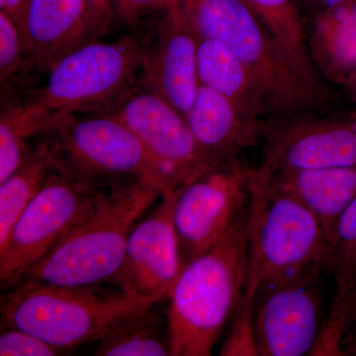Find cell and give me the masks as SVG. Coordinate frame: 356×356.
<instances>
[{
    "instance_id": "4fadbf2b",
    "label": "cell",
    "mask_w": 356,
    "mask_h": 356,
    "mask_svg": "<svg viewBox=\"0 0 356 356\" xmlns=\"http://www.w3.org/2000/svg\"><path fill=\"white\" fill-rule=\"evenodd\" d=\"M177 193L165 192L134 227L123 264L113 280L122 289L159 301L170 297L184 266L173 221Z\"/></svg>"
},
{
    "instance_id": "ba28073f",
    "label": "cell",
    "mask_w": 356,
    "mask_h": 356,
    "mask_svg": "<svg viewBox=\"0 0 356 356\" xmlns=\"http://www.w3.org/2000/svg\"><path fill=\"white\" fill-rule=\"evenodd\" d=\"M47 136L63 168L76 177L103 184L145 178L165 192L177 191L139 138L113 113L83 119L74 115Z\"/></svg>"
},
{
    "instance_id": "6da1fadb",
    "label": "cell",
    "mask_w": 356,
    "mask_h": 356,
    "mask_svg": "<svg viewBox=\"0 0 356 356\" xmlns=\"http://www.w3.org/2000/svg\"><path fill=\"white\" fill-rule=\"evenodd\" d=\"M196 31L233 51L259 86L266 123L337 113L339 93L264 25L243 0H192L184 6Z\"/></svg>"
},
{
    "instance_id": "f1b7e54d",
    "label": "cell",
    "mask_w": 356,
    "mask_h": 356,
    "mask_svg": "<svg viewBox=\"0 0 356 356\" xmlns=\"http://www.w3.org/2000/svg\"><path fill=\"white\" fill-rule=\"evenodd\" d=\"M300 1H301L302 8L305 9L309 16H311L313 14L325 10L330 7L341 3L346 0H300Z\"/></svg>"
},
{
    "instance_id": "30bf717a",
    "label": "cell",
    "mask_w": 356,
    "mask_h": 356,
    "mask_svg": "<svg viewBox=\"0 0 356 356\" xmlns=\"http://www.w3.org/2000/svg\"><path fill=\"white\" fill-rule=\"evenodd\" d=\"M261 144L257 170L264 175L356 166V118L332 113L266 123Z\"/></svg>"
},
{
    "instance_id": "836d02e7",
    "label": "cell",
    "mask_w": 356,
    "mask_h": 356,
    "mask_svg": "<svg viewBox=\"0 0 356 356\" xmlns=\"http://www.w3.org/2000/svg\"><path fill=\"white\" fill-rule=\"evenodd\" d=\"M191 1L192 0H182V6H187V4L191 3Z\"/></svg>"
},
{
    "instance_id": "484cf974",
    "label": "cell",
    "mask_w": 356,
    "mask_h": 356,
    "mask_svg": "<svg viewBox=\"0 0 356 356\" xmlns=\"http://www.w3.org/2000/svg\"><path fill=\"white\" fill-rule=\"evenodd\" d=\"M63 350L47 343L31 332L2 327L0 334V355L1 356H55Z\"/></svg>"
},
{
    "instance_id": "f546056e",
    "label": "cell",
    "mask_w": 356,
    "mask_h": 356,
    "mask_svg": "<svg viewBox=\"0 0 356 356\" xmlns=\"http://www.w3.org/2000/svg\"><path fill=\"white\" fill-rule=\"evenodd\" d=\"M86 1L102 16L103 19L107 21L109 24L112 22L115 10L112 0H86Z\"/></svg>"
},
{
    "instance_id": "603a6c76",
    "label": "cell",
    "mask_w": 356,
    "mask_h": 356,
    "mask_svg": "<svg viewBox=\"0 0 356 356\" xmlns=\"http://www.w3.org/2000/svg\"><path fill=\"white\" fill-rule=\"evenodd\" d=\"M269 31L312 63L307 44L306 18L300 0H243Z\"/></svg>"
},
{
    "instance_id": "5b68a950",
    "label": "cell",
    "mask_w": 356,
    "mask_h": 356,
    "mask_svg": "<svg viewBox=\"0 0 356 356\" xmlns=\"http://www.w3.org/2000/svg\"><path fill=\"white\" fill-rule=\"evenodd\" d=\"M145 49L132 38L96 41L70 51L49 70L43 89L24 106L13 108L28 140L49 135L79 112L116 106L142 70Z\"/></svg>"
},
{
    "instance_id": "8992f818",
    "label": "cell",
    "mask_w": 356,
    "mask_h": 356,
    "mask_svg": "<svg viewBox=\"0 0 356 356\" xmlns=\"http://www.w3.org/2000/svg\"><path fill=\"white\" fill-rule=\"evenodd\" d=\"M159 300L98 285L65 286L20 281L0 301L1 327H15L65 350L100 341L124 318Z\"/></svg>"
},
{
    "instance_id": "4316f807",
    "label": "cell",
    "mask_w": 356,
    "mask_h": 356,
    "mask_svg": "<svg viewBox=\"0 0 356 356\" xmlns=\"http://www.w3.org/2000/svg\"><path fill=\"white\" fill-rule=\"evenodd\" d=\"M122 19L135 24L143 16L154 13H168L181 6L182 0H112Z\"/></svg>"
},
{
    "instance_id": "1f68e13d",
    "label": "cell",
    "mask_w": 356,
    "mask_h": 356,
    "mask_svg": "<svg viewBox=\"0 0 356 356\" xmlns=\"http://www.w3.org/2000/svg\"><path fill=\"white\" fill-rule=\"evenodd\" d=\"M341 88L346 93L348 99L353 104V111L350 112V114L356 118V74L350 76Z\"/></svg>"
},
{
    "instance_id": "3957f363",
    "label": "cell",
    "mask_w": 356,
    "mask_h": 356,
    "mask_svg": "<svg viewBox=\"0 0 356 356\" xmlns=\"http://www.w3.org/2000/svg\"><path fill=\"white\" fill-rule=\"evenodd\" d=\"M163 192L161 185L145 178L110 184L86 216L20 281L84 286L114 280L131 232Z\"/></svg>"
},
{
    "instance_id": "ac0fdd59",
    "label": "cell",
    "mask_w": 356,
    "mask_h": 356,
    "mask_svg": "<svg viewBox=\"0 0 356 356\" xmlns=\"http://www.w3.org/2000/svg\"><path fill=\"white\" fill-rule=\"evenodd\" d=\"M259 177L269 184L291 194L317 216L327 238L343 211L356 198V166H336Z\"/></svg>"
},
{
    "instance_id": "9a60e30c",
    "label": "cell",
    "mask_w": 356,
    "mask_h": 356,
    "mask_svg": "<svg viewBox=\"0 0 356 356\" xmlns=\"http://www.w3.org/2000/svg\"><path fill=\"white\" fill-rule=\"evenodd\" d=\"M156 43L145 49L143 79L182 115L191 108L197 93L198 44L200 35L184 6L165 13Z\"/></svg>"
},
{
    "instance_id": "52a82bcc",
    "label": "cell",
    "mask_w": 356,
    "mask_h": 356,
    "mask_svg": "<svg viewBox=\"0 0 356 356\" xmlns=\"http://www.w3.org/2000/svg\"><path fill=\"white\" fill-rule=\"evenodd\" d=\"M109 185L76 177L64 168L56 170L0 248L1 289L17 284L86 216Z\"/></svg>"
},
{
    "instance_id": "44dd1931",
    "label": "cell",
    "mask_w": 356,
    "mask_h": 356,
    "mask_svg": "<svg viewBox=\"0 0 356 356\" xmlns=\"http://www.w3.org/2000/svg\"><path fill=\"white\" fill-rule=\"evenodd\" d=\"M50 137L33 147L22 165L0 184V248L14 224L56 170L62 168Z\"/></svg>"
},
{
    "instance_id": "5bb4252c",
    "label": "cell",
    "mask_w": 356,
    "mask_h": 356,
    "mask_svg": "<svg viewBox=\"0 0 356 356\" xmlns=\"http://www.w3.org/2000/svg\"><path fill=\"white\" fill-rule=\"evenodd\" d=\"M109 25L86 0H27L21 24L26 58L48 72L70 51L98 40Z\"/></svg>"
},
{
    "instance_id": "ffe728a7",
    "label": "cell",
    "mask_w": 356,
    "mask_h": 356,
    "mask_svg": "<svg viewBox=\"0 0 356 356\" xmlns=\"http://www.w3.org/2000/svg\"><path fill=\"white\" fill-rule=\"evenodd\" d=\"M197 65L200 84L226 96L248 116L266 122V103L259 86L226 44L200 36Z\"/></svg>"
},
{
    "instance_id": "e0dca14e",
    "label": "cell",
    "mask_w": 356,
    "mask_h": 356,
    "mask_svg": "<svg viewBox=\"0 0 356 356\" xmlns=\"http://www.w3.org/2000/svg\"><path fill=\"white\" fill-rule=\"evenodd\" d=\"M307 44L325 81L341 86L356 74V0H346L306 19Z\"/></svg>"
},
{
    "instance_id": "2e32d148",
    "label": "cell",
    "mask_w": 356,
    "mask_h": 356,
    "mask_svg": "<svg viewBox=\"0 0 356 356\" xmlns=\"http://www.w3.org/2000/svg\"><path fill=\"white\" fill-rule=\"evenodd\" d=\"M184 118L200 146L221 163L238 161L243 152L257 146L266 126L202 84Z\"/></svg>"
},
{
    "instance_id": "d6a6232c",
    "label": "cell",
    "mask_w": 356,
    "mask_h": 356,
    "mask_svg": "<svg viewBox=\"0 0 356 356\" xmlns=\"http://www.w3.org/2000/svg\"><path fill=\"white\" fill-rule=\"evenodd\" d=\"M343 350V355H356V330L350 337H346Z\"/></svg>"
},
{
    "instance_id": "277c9868",
    "label": "cell",
    "mask_w": 356,
    "mask_h": 356,
    "mask_svg": "<svg viewBox=\"0 0 356 356\" xmlns=\"http://www.w3.org/2000/svg\"><path fill=\"white\" fill-rule=\"evenodd\" d=\"M248 219L184 264L165 312L172 356L212 355L235 315L247 280Z\"/></svg>"
},
{
    "instance_id": "d4e9b609",
    "label": "cell",
    "mask_w": 356,
    "mask_h": 356,
    "mask_svg": "<svg viewBox=\"0 0 356 356\" xmlns=\"http://www.w3.org/2000/svg\"><path fill=\"white\" fill-rule=\"evenodd\" d=\"M26 58L19 26L0 11V81L3 88L15 76Z\"/></svg>"
},
{
    "instance_id": "8fae6325",
    "label": "cell",
    "mask_w": 356,
    "mask_h": 356,
    "mask_svg": "<svg viewBox=\"0 0 356 356\" xmlns=\"http://www.w3.org/2000/svg\"><path fill=\"white\" fill-rule=\"evenodd\" d=\"M111 113L139 138L177 191L221 163L200 146L184 115L151 89L129 92Z\"/></svg>"
},
{
    "instance_id": "cb8c5ba5",
    "label": "cell",
    "mask_w": 356,
    "mask_h": 356,
    "mask_svg": "<svg viewBox=\"0 0 356 356\" xmlns=\"http://www.w3.org/2000/svg\"><path fill=\"white\" fill-rule=\"evenodd\" d=\"M31 147L18 130L10 112L0 117V184L13 175L29 156Z\"/></svg>"
},
{
    "instance_id": "d6986e66",
    "label": "cell",
    "mask_w": 356,
    "mask_h": 356,
    "mask_svg": "<svg viewBox=\"0 0 356 356\" xmlns=\"http://www.w3.org/2000/svg\"><path fill=\"white\" fill-rule=\"evenodd\" d=\"M325 273L332 276L334 291L318 343L325 350H337L346 337L343 313L356 286V198L332 231Z\"/></svg>"
},
{
    "instance_id": "7402d4cb",
    "label": "cell",
    "mask_w": 356,
    "mask_h": 356,
    "mask_svg": "<svg viewBox=\"0 0 356 356\" xmlns=\"http://www.w3.org/2000/svg\"><path fill=\"white\" fill-rule=\"evenodd\" d=\"M154 307L121 321L99 341L95 355H172L168 318Z\"/></svg>"
},
{
    "instance_id": "7c38bea8",
    "label": "cell",
    "mask_w": 356,
    "mask_h": 356,
    "mask_svg": "<svg viewBox=\"0 0 356 356\" xmlns=\"http://www.w3.org/2000/svg\"><path fill=\"white\" fill-rule=\"evenodd\" d=\"M318 280L276 283L259 290L252 312L257 355H312L325 320Z\"/></svg>"
},
{
    "instance_id": "83f0119b",
    "label": "cell",
    "mask_w": 356,
    "mask_h": 356,
    "mask_svg": "<svg viewBox=\"0 0 356 356\" xmlns=\"http://www.w3.org/2000/svg\"><path fill=\"white\" fill-rule=\"evenodd\" d=\"M27 0H0V11L6 13L21 29Z\"/></svg>"
},
{
    "instance_id": "4dcf8cb0",
    "label": "cell",
    "mask_w": 356,
    "mask_h": 356,
    "mask_svg": "<svg viewBox=\"0 0 356 356\" xmlns=\"http://www.w3.org/2000/svg\"><path fill=\"white\" fill-rule=\"evenodd\" d=\"M343 322L346 323L348 330L351 325H356V286L351 294L348 304H346V310L343 313Z\"/></svg>"
},
{
    "instance_id": "7a4b0ae2",
    "label": "cell",
    "mask_w": 356,
    "mask_h": 356,
    "mask_svg": "<svg viewBox=\"0 0 356 356\" xmlns=\"http://www.w3.org/2000/svg\"><path fill=\"white\" fill-rule=\"evenodd\" d=\"M248 259L245 290L235 318L252 322L261 287L321 277L330 242L322 222L299 199L276 188L252 170L248 219Z\"/></svg>"
},
{
    "instance_id": "9c48e42d",
    "label": "cell",
    "mask_w": 356,
    "mask_h": 356,
    "mask_svg": "<svg viewBox=\"0 0 356 356\" xmlns=\"http://www.w3.org/2000/svg\"><path fill=\"white\" fill-rule=\"evenodd\" d=\"M252 170L238 159L220 163L178 189L173 221L184 264L248 219Z\"/></svg>"
}]
</instances>
